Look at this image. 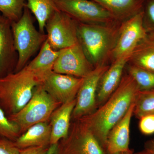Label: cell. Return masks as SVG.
Here are the masks:
<instances>
[{"instance_id":"cb8c5ba5","label":"cell","mask_w":154,"mask_h":154,"mask_svg":"<svg viewBox=\"0 0 154 154\" xmlns=\"http://www.w3.org/2000/svg\"><path fill=\"white\" fill-rule=\"evenodd\" d=\"M26 0H0V13L11 22L19 20L23 14Z\"/></svg>"},{"instance_id":"f1b7e54d","label":"cell","mask_w":154,"mask_h":154,"mask_svg":"<svg viewBox=\"0 0 154 154\" xmlns=\"http://www.w3.org/2000/svg\"><path fill=\"white\" fill-rule=\"evenodd\" d=\"M49 146H36L20 149V154H45Z\"/></svg>"},{"instance_id":"6da1fadb","label":"cell","mask_w":154,"mask_h":154,"mask_svg":"<svg viewBox=\"0 0 154 154\" xmlns=\"http://www.w3.org/2000/svg\"><path fill=\"white\" fill-rule=\"evenodd\" d=\"M140 92L130 75L122 77L118 88L93 113L79 119L91 129L103 147H106L110 130L135 102Z\"/></svg>"},{"instance_id":"836d02e7","label":"cell","mask_w":154,"mask_h":154,"mask_svg":"<svg viewBox=\"0 0 154 154\" xmlns=\"http://www.w3.org/2000/svg\"><path fill=\"white\" fill-rule=\"evenodd\" d=\"M120 154V153H115V154Z\"/></svg>"},{"instance_id":"8fae6325","label":"cell","mask_w":154,"mask_h":154,"mask_svg":"<svg viewBox=\"0 0 154 154\" xmlns=\"http://www.w3.org/2000/svg\"><path fill=\"white\" fill-rule=\"evenodd\" d=\"M94 68L79 42L59 51L53 71L77 78H84Z\"/></svg>"},{"instance_id":"d6986e66","label":"cell","mask_w":154,"mask_h":154,"mask_svg":"<svg viewBox=\"0 0 154 154\" xmlns=\"http://www.w3.org/2000/svg\"><path fill=\"white\" fill-rule=\"evenodd\" d=\"M108 11L115 20H126L143 11L145 0H92Z\"/></svg>"},{"instance_id":"83f0119b","label":"cell","mask_w":154,"mask_h":154,"mask_svg":"<svg viewBox=\"0 0 154 154\" xmlns=\"http://www.w3.org/2000/svg\"><path fill=\"white\" fill-rule=\"evenodd\" d=\"M144 17L149 23L154 26V0H148L146 5Z\"/></svg>"},{"instance_id":"603a6c76","label":"cell","mask_w":154,"mask_h":154,"mask_svg":"<svg viewBox=\"0 0 154 154\" xmlns=\"http://www.w3.org/2000/svg\"><path fill=\"white\" fill-rule=\"evenodd\" d=\"M134 114L138 118L154 114V90L139 92L135 102Z\"/></svg>"},{"instance_id":"5b68a950","label":"cell","mask_w":154,"mask_h":154,"mask_svg":"<svg viewBox=\"0 0 154 154\" xmlns=\"http://www.w3.org/2000/svg\"><path fill=\"white\" fill-rule=\"evenodd\" d=\"M61 105L39 84L35 88L33 96L25 107L8 116L18 126L22 134L33 125L48 122L53 112Z\"/></svg>"},{"instance_id":"9c48e42d","label":"cell","mask_w":154,"mask_h":154,"mask_svg":"<svg viewBox=\"0 0 154 154\" xmlns=\"http://www.w3.org/2000/svg\"><path fill=\"white\" fill-rule=\"evenodd\" d=\"M144 20L143 10L124 21L120 26L118 38L111 54L113 60L131 54L138 45L146 38L147 33Z\"/></svg>"},{"instance_id":"4fadbf2b","label":"cell","mask_w":154,"mask_h":154,"mask_svg":"<svg viewBox=\"0 0 154 154\" xmlns=\"http://www.w3.org/2000/svg\"><path fill=\"white\" fill-rule=\"evenodd\" d=\"M17 60L12 22L0 13V78L14 72Z\"/></svg>"},{"instance_id":"2e32d148","label":"cell","mask_w":154,"mask_h":154,"mask_svg":"<svg viewBox=\"0 0 154 154\" xmlns=\"http://www.w3.org/2000/svg\"><path fill=\"white\" fill-rule=\"evenodd\" d=\"M76 103V99L61 104L52 113L50 120V145L58 143L68 135L70 121Z\"/></svg>"},{"instance_id":"9a60e30c","label":"cell","mask_w":154,"mask_h":154,"mask_svg":"<svg viewBox=\"0 0 154 154\" xmlns=\"http://www.w3.org/2000/svg\"><path fill=\"white\" fill-rule=\"evenodd\" d=\"M134 105L135 102L110 130L106 143V149L109 154L121 153L129 150L130 128Z\"/></svg>"},{"instance_id":"ba28073f","label":"cell","mask_w":154,"mask_h":154,"mask_svg":"<svg viewBox=\"0 0 154 154\" xmlns=\"http://www.w3.org/2000/svg\"><path fill=\"white\" fill-rule=\"evenodd\" d=\"M57 8L75 21L85 24H108L115 19L92 0H54Z\"/></svg>"},{"instance_id":"30bf717a","label":"cell","mask_w":154,"mask_h":154,"mask_svg":"<svg viewBox=\"0 0 154 154\" xmlns=\"http://www.w3.org/2000/svg\"><path fill=\"white\" fill-rule=\"evenodd\" d=\"M108 66L101 65L95 67L85 77L79 89L76 103L72 114L77 120L90 115L97 109V94L100 80Z\"/></svg>"},{"instance_id":"277c9868","label":"cell","mask_w":154,"mask_h":154,"mask_svg":"<svg viewBox=\"0 0 154 154\" xmlns=\"http://www.w3.org/2000/svg\"><path fill=\"white\" fill-rule=\"evenodd\" d=\"M15 49L18 60L14 72L21 70L30 61L47 39L45 33L36 29L33 24L32 14L26 7L19 20L12 22Z\"/></svg>"},{"instance_id":"e0dca14e","label":"cell","mask_w":154,"mask_h":154,"mask_svg":"<svg viewBox=\"0 0 154 154\" xmlns=\"http://www.w3.org/2000/svg\"><path fill=\"white\" fill-rule=\"evenodd\" d=\"M59 54V51L53 49L46 39L37 55L24 68L32 73L41 84L42 79L52 71Z\"/></svg>"},{"instance_id":"52a82bcc","label":"cell","mask_w":154,"mask_h":154,"mask_svg":"<svg viewBox=\"0 0 154 154\" xmlns=\"http://www.w3.org/2000/svg\"><path fill=\"white\" fill-rule=\"evenodd\" d=\"M78 24L62 11L54 12L45 26L47 40L53 49L60 51L79 43Z\"/></svg>"},{"instance_id":"ffe728a7","label":"cell","mask_w":154,"mask_h":154,"mask_svg":"<svg viewBox=\"0 0 154 154\" xmlns=\"http://www.w3.org/2000/svg\"><path fill=\"white\" fill-rule=\"evenodd\" d=\"M131 64L154 72V35H147L130 57Z\"/></svg>"},{"instance_id":"f546056e","label":"cell","mask_w":154,"mask_h":154,"mask_svg":"<svg viewBox=\"0 0 154 154\" xmlns=\"http://www.w3.org/2000/svg\"><path fill=\"white\" fill-rule=\"evenodd\" d=\"M45 154H58V143L50 145Z\"/></svg>"},{"instance_id":"484cf974","label":"cell","mask_w":154,"mask_h":154,"mask_svg":"<svg viewBox=\"0 0 154 154\" xmlns=\"http://www.w3.org/2000/svg\"><path fill=\"white\" fill-rule=\"evenodd\" d=\"M139 127L142 133L145 135L154 134V114L144 116L140 118Z\"/></svg>"},{"instance_id":"7c38bea8","label":"cell","mask_w":154,"mask_h":154,"mask_svg":"<svg viewBox=\"0 0 154 154\" xmlns=\"http://www.w3.org/2000/svg\"><path fill=\"white\" fill-rule=\"evenodd\" d=\"M83 81V78L52 71L42 79L40 84L54 99L63 104L76 99Z\"/></svg>"},{"instance_id":"d4e9b609","label":"cell","mask_w":154,"mask_h":154,"mask_svg":"<svg viewBox=\"0 0 154 154\" xmlns=\"http://www.w3.org/2000/svg\"><path fill=\"white\" fill-rule=\"evenodd\" d=\"M21 135L19 127L9 119L0 106V137L15 141Z\"/></svg>"},{"instance_id":"44dd1931","label":"cell","mask_w":154,"mask_h":154,"mask_svg":"<svg viewBox=\"0 0 154 154\" xmlns=\"http://www.w3.org/2000/svg\"><path fill=\"white\" fill-rule=\"evenodd\" d=\"M25 7L36 18L39 31L44 33L48 20L58 10L54 0H26Z\"/></svg>"},{"instance_id":"5bb4252c","label":"cell","mask_w":154,"mask_h":154,"mask_svg":"<svg viewBox=\"0 0 154 154\" xmlns=\"http://www.w3.org/2000/svg\"><path fill=\"white\" fill-rule=\"evenodd\" d=\"M130 55L125 56L114 60L112 64L104 73L100 80L97 91V108L102 105L118 88Z\"/></svg>"},{"instance_id":"8992f818","label":"cell","mask_w":154,"mask_h":154,"mask_svg":"<svg viewBox=\"0 0 154 154\" xmlns=\"http://www.w3.org/2000/svg\"><path fill=\"white\" fill-rule=\"evenodd\" d=\"M104 148L81 119L70 126L68 135L58 143V154H105Z\"/></svg>"},{"instance_id":"4dcf8cb0","label":"cell","mask_w":154,"mask_h":154,"mask_svg":"<svg viewBox=\"0 0 154 154\" xmlns=\"http://www.w3.org/2000/svg\"><path fill=\"white\" fill-rule=\"evenodd\" d=\"M146 148L151 150L154 152V138L153 139L150 141L148 143L147 145Z\"/></svg>"},{"instance_id":"d6a6232c","label":"cell","mask_w":154,"mask_h":154,"mask_svg":"<svg viewBox=\"0 0 154 154\" xmlns=\"http://www.w3.org/2000/svg\"><path fill=\"white\" fill-rule=\"evenodd\" d=\"M120 154H134L130 150L121 153Z\"/></svg>"},{"instance_id":"ac0fdd59","label":"cell","mask_w":154,"mask_h":154,"mask_svg":"<svg viewBox=\"0 0 154 154\" xmlns=\"http://www.w3.org/2000/svg\"><path fill=\"white\" fill-rule=\"evenodd\" d=\"M51 128L47 122H39L28 128L14 141L20 149L50 145Z\"/></svg>"},{"instance_id":"3957f363","label":"cell","mask_w":154,"mask_h":154,"mask_svg":"<svg viewBox=\"0 0 154 154\" xmlns=\"http://www.w3.org/2000/svg\"><path fill=\"white\" fill-rule=\"evenodd\" d=\"M39 81L25 68L0 78V106L8 116L19 112L31 99Z\"/></svg>"},{"instance_id":"7a4b0ae2","label":"cell","mask_w":154,"mask_h":154,"mask_svg":"<svg viewBox=\"0 0 154 154\" xmlns=\"http://www.w3.org/2000/svg\"><path fill=\"white\" fill-rule=\"evenodd\" d=\"M119 28L111 23H79V42L86 56L94 67L105 64L111 56L119 33Z\"/></svg>"},{"instance_id":"4316f807","label":"cell","mask_w":154,"mask_h":154,"mask_svg":"<svg viewBox=\"0 0 154 154\" xmlns=\"http://www.w3.org/2000/svg\"><path fill=\"white\" fill-rule=\"evenodd\" d=\"M20 149L15 144L14 141L0 137V154H20Z\"/></svg>"},{"instance_id":"1f68e13d","label":"cell","mask_w":154,"mask_h":154,"mask_svg":"<svg viewBox=\"0 0 154 154\" xmlns=\"http://www.w3.org/2000/svg\"><path fill=\"white\" fill-rule=\"evenodd\" d=\"M135 154H154V152L152 151L151 150L149 149L146 148L144 150L142 151L139 152Z\"/></svg>"},{"instance_id":"7402d4cb","label":"cell","mask_w":154,"mask_h":154,"mask_svg":"<svg viewBox=\"0 0 154 154\" xmlns=\"http://www.w3.org/2000/svg\"><path fill=\"white\" fill-rule=\"evenodd\" d=\"M128 74L134 80L140 92L154 91V72L131 64Z\"/></svg>"}]
</instances>
